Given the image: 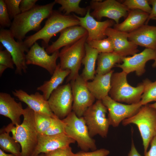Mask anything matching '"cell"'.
<instances>
[{"label": "cell", "mask_w": 156, "mask_h": 156, "mask_svg": "<svg viewBox=\"0 0 156 156\" xmlns=\"http://www.w3.org/2000/svg\"><path fill=\"white\" fill-rule=\"evenodd\" d=\"M24 111L21 102L18 103L9 94L0 93V114L9 118L15 126L21 124Z\"/></svg>", "instance_id": "21"}, {"label": "cell", "mask_w": 156, "mask_h": 156, "mask_svg": "<svg viewBox=\"0 0 156 156\" xmlns=\"http://www.w3.org/2000/svg\"><path fill=\"white\" fill-rule=\"evenodd\" d=\"M85 47V54L82 61L84 67L80 75L86 81H88L92 80L96 75L95 64L99 53L86 42Z\"/></svg>", "instance_id": "26"}, {"label": "cell", "mask_w": 156, "mask_h": 156, "mask_svg": "<svg viewBox=\"0 0 156 156\" xmlns=\"http://www.w3.org/2000/svg\"><path fill=\"white\" fill-rule=\"evenodd\" d=\"M81 0H55L56 3L60 4L61 6L59 8V10L63 12L66 15H69L72 12L85 16L87 12L88 8H81L79 4Z\"/></svg>", "instance_id": "29"}, {"label": "cell", "mask_w": 156, "mask_h": 156, "mask_svg": "<svg viewBox=\"0 0 156 156\" xmlns=\"http://www.w3.org/2000/svg\"><path fill=\"white\" fill-rule=\"evenodd\" d=\"M156 57V51L145 48L143 51L132 56L124 57L122 63L116 64L115 66L121 68L127 74L135 72L137 75H142L145 72L146 63L151 60H154Z\"/></svg>", "instance_id": "15"}, {"label": "cell", "mask_w": 156, "mask_h": 156, "mask_svg": "<svg viewBox=\"0 0 156 156\" xmlns=\"http://www.w3.org/2000/svg\"><path fill=\"white\" fill-rule=\"evenodd\" d=\"M75 142L73 139L64 133L52 135L38 134L37 145L31 156H39L41 153L46 154L69 146Z\"/></svg>", "instance_id": "17"}, {"label": "cell", "mask_w": 156, "mask_h": 156, "mask_svg": "<svg viewBox=\"0 0 156 156\" xmlns=\"http://www.w3.org/2000/svg\"><path fill=\"white\" fill-rule=\"evenodd\" d=\"M149 15L140 10H129L124 21L120 23L115 24L114 28L119 31L130 33L145 24Z\"/></svg>", "instance_id": "23"}, {"label": "cell", "mask_w": 156, "mask_h": 156, "mask_svg": "<svg viewBox=\"0 0 156 156\" xmlns=\"http://www.w3.org/2000/svg\"><path fill=\"white\" fill-rule=\"evenodd\" d=\"M106 36L112 40L114 46V51L122 57L133 55L139 50L138 46L129 41L128 33L118 31L114 28H108L105 32Z\"/></svg>", "instance_id": "18"}, {"label": "cell", "mask_w": 156, "mask_h": 156, "mask_svg": "<svg viewBox=\"0 0 156 156\" xmlns=\"http://www.w3.org/2000/svg\"><path fill=\"white\" fill-rule=\"evenodd\" d=\"M12 23L4 0H0V26L3 28L5 27H10Z\"/></svg>", "instance_id": "35"}, {"label": "cell", "mask_w": 156, "mask_h": 156, "mask_svg": "<svg viewBox=\"0 0 156 156\" xmlns=\"http://www.w3.org/2000/svg\"><path fill=\"white\" fill-rule=\"evenodd\" d=\"M107 110L102 100H97L86 111L82 116L91 137L98 135L106 137L110 125L106 117Z\"/></svg>", "instance_id": "8"}, {"label": "cell", "mask_w": 156, "mask_h": 156, "mask_svg": "<svg viewBox=\"0 0 156 156\" xmlns=\"http://www.w3.org/2000/svg\"><path fill=\"white\" fill-rule=\"evenodd\" d=\"M122 4L129 10H139L149 14L152 10L147 0H126Z\"/></svg>", "instance_id": "33"}, {"label": "cell", "mask_w": 156, "mask_h": 156, "mask_svg": "<svg viewBox=\"0 0 156 156\" xmlns=\"http://www.w3.org/2000/svg\"><path fill=\"white\" fill-rule=\"evenodd\" d=\"M87 35V31L80 25L67 27L60 31L58 38L49 45L45 50L49 54H52L62 47L72 44Z\"/></svg>", "instance_id": "19"}, {"label": "cell", "mask_w": 156, "mask_h": 156, "mask_svg": "<svg viewBox=\"0 0 156 156\" xmlns=\"http://www.w3.org/2000/svg\"><path fill=\"white\" fill-rule=\"evenodd\" d=\"M114 72L112 70L104 75L96 74L91 81L87 82V87L96 99L102 100L108 95L111 88V78Z\"/></svg>", "instance_id": "24"}, {"label": "cell", "mask_w": 156, "mask_h": 156, "mask_svg": "<svg viewBox=\"0 0 156 156\" xmlns=\"http://www.w3.org/2000/svg\"><path fill=\"white\" fill-rule=\"evenodd\" d=\"M86 15L83 17L78 16L73 13V15L80 22V25L87 31L88 36L86 41L100 40L106 38L105 32L108 27L114 25L112 20L100 21L95 19L90 14L91 9L88 7Z\"/></svg>", "instance_id": "16"}, {"label": "cell", "mask_w": 156, "mask_h": 156, "mask_svg": "<svg viewBox=\"0 0 156 156\" xmlns=\"http://www.w3.org/2000/svg\"><path fill=\"white\" fill-rule=\"evenodd\" d=\"M77 25H80V22L73 15H66L59 10H53L42 29L26 37L24 45L29 49L37 40L41 39L42 47L46 48L50 39L56 34L67 27Z\"/></svg>", "instance_id": "3"}, {"label": "cell", "mask_w": 156, "mask_h": 156, "mask_svg": "<svg viewBox=\"0 0 156 156\" xmlns=\"http://www.w3.org/2000/svg\"><path fill=\"white\" fill-rule=\"evenodd\" d=\"M34 111L28 106L24 109L23 121L15 126L12 123L3 128L11 133L12 137L21 147V156H31L37 146L38 133L36 128Z\"/></svg>", "instance_id": "2"}, {"label": "cell", "mask_w": 156, "mask_h": 156, "mask_svg": "<svg viewBox=\"0 0 156 156\" xmlns=\"http://www.w3.org/2000/svg\"><path fill=\"white\" fill-rule=\"evenodd\" d=\"M86 42L91 47L96 49L99 53L114 51L113 43L109 37L100 40L86 41Z\"/></svg>", "instance_id": "32"}, {"label": "cell", "mask_w": 156, "mask_h": 156, "mask_svg": "<svg viewBox=\"0 0 156 156\" xmlns=\"http://www.w3.org/2000/svg\"><path fill=\"white\" fill-rule=\"evenodd\" d=\"M102 101L108 111L110 125L114 127H118L123 120L135 115L142 106L140 102L131 104H122L114 100L109 95Z\"/></svg>", "instance_id": "13"}, {"label": "cell", "mask_w": 156, "mask_h": 156, "mask_svg": "<svg viewBox=\"0 0 156 156\" xmlns=\"http://www.w3.org/2000/svg\"><path fill=\"white\" fill-rule=\"evenodd\" d=\"M9 132L3 128L0 130V149L5 152H8L17 156H21V147Z\"/></svg>", "instance_id": "28"}, {"label": "cell", "mask_w": 156, "mask_h": 156, "mask_svg": "<svg viewBox=\"0 0 156 156\" xmlns=\"http://www.w3.org/2000/svg\"><path fill=\"white\" fill-rule=\"evenodd\" d=\"M150 149L144 153V156H156V136L151 140Z\"/></svg>", "instance_id": "41"}, {"label": "cell", "mask_w": 156, "mask_h": 156, "mask_svg": "<svg viewBox=\"0 0 156 156\" xmlns=\"http://www.w3.org/2000/svg\"><path fill=\"white\" fill-rule=\"evenodd\" d=\"M90 4L88 7L93 10L90 15L99 21L105 17L118 24L121 18L127 17L129 10L122 3L115 0H92Z\"/></svg>", "instance_id": "11"}, {"label": "cell", "mask_w": 156, "mask_h": 156, "mask_svg": "<svg viewBox=\"0 0 156 156\" xmlns=\"http://www.w3.org/2000/svg\"><path fill=\"white\" fill-rule=\"evenodd\" d=\"M87 82L79 75L70 83L73 99L72 110L79 117L83 116L96 99L88 89Z\"/></svg>", "instance_id": "12"}, {"label": "cell", "mask_w": 156, "mask_h": 156, "mask_svg": "<svg viewBox=\"0 0 156 156\" xmlns=\"http://www.w3.org/2000/svg\"><path fill=\"white\" fill-rule=\"evenodd\" d=\"M13 94L19 100L26 103L34 112L53 116L55 115L51 110L48 100L39 92L28 94L21 89L15 90Z\"/></svg>", "instance_id": "20"}, {"label": "cell", "mask_w": 156, "mask_h": 156, "mask_svg": "<svg viewBox=\"0 0 156 156\" xmlns=\"http://www.w3.org/2000/svg\"><path fill=\"white\" fill-rule=\"evenodd\" d=\"M0 156H17L12 153L8 154L0 149Z\"/></svg>", "instance_id": "44"}, {"label": "cell", "mask_w": 156, "mask_h": 156, "mask_svg": "<svg viewBox=\"0 0 156 156\" xmlns=\"http://www.w3.org/2000/svg\"><path fill=\"white\" fill-rule=\"evenodd\" d=\"M0 64L3 65L8 68H14V63L12 56L6 50H0Z\"/></svg>", "instance_id": "37"}, {"label": "cell", "mask_w": 156, "mask_h": 156, "mask_svg": "<svg viewBox=\"0 0 156 156\" xmlns=\"http://www.w3.org/2000/svg\"><path fill=\"white\" fill-rule=\"evenodd\" d=\"M154 60V62L152 65V66L155 67L156 66V57Z\"/></svg>", "instance_id": "47"}, {"label": "cell", "mask_w": 156, "mask_h": 156, "mask_svg": "<svg viewBox=\"0 0 156 156\" xmlns=\"http://www.w3.org/2000/svg\"><path fill=\"white\" fill-rule=\"evenodd\" d=\"M128 156H142L137 151L135 146L133 139H132L131 148Z\"/></svg>", "instance_id": "43"}, {"label": "cell", "mask_w": 156, "mask_h": 156, "mask_svg": "<svg viewBox=\"0 0 156 156\" xmlns=\"http://www.w3.org/2000/svg\"><path fill=\"white\" fill-rule=\"evenodd\" d=\"M9 29L3 28L0 30V42L11 54L16 67L15 73L21 75L26 73L27 67L26 64V55L29 49L24 45L23 41H16Z\"/></svg>", "instance_id": "9"}, {"label": "cell", "mask_w": 156, "mask_h": 156, "mask_svg": "<svg viewBox=\"0 0 156 156\" xmlns=\"http://www.w3.org/2000/svg\"><path fill=\"white\" fill-rule=\"evenodd\" d=\"M38 0H21L20 4V8L21 12L28 11L35 5Z\"/></svg>", "instance_id": "40"}, {"label": "cell", "mask_w": 156, "mask_h": 156, "mask_svg": "<svg viewBox=\"0 0 156 156\" xmlns=\"http://www.w3.org/2000/svg\"><path fill=\"white\" fill-rule=\"evenodd\" d=\"M65 123V133L76 142L83 151L97 149L95 140L90 135L88 127L83 117H79L72 111L62 119Z\"/></svg>", "instance_id": "7"}, {"label": "cell", "mask_w": 156, "mask_h": 156, "mask_svg": "<svg viewBox=\"0 0 156 156\" xmlns=\"http://www.w3.org/2000/svg\"><path fill=\"white\" fill-rule=\"evenodd\" d=\"M48 101L51 110L61 119L72 110L73 99L70 83L60 86L51 93Z\"/></svg>", "instance_id": "10"}, {"label": "cell", "mask_w": 156, "mask_h": 156, "mask_svg": "<svg viewBox=\"0 0 156 156\" xmlns=\"http://www.w3.org/2000/svg\"><path fill=\"white\" fill-rule=\"evenodd\" d=\"M47 156H75L70 146L58 148L46 154Z\"/></svg>", "instance_id": "38"}, {"label": "cell", "mask_w": 156, "mask_h": 156, "mask_svg": "<svg viewBox=\"0 0 156 156\" xmlns=\"http://www.w3.org/2000/svg\"><path fill=\"white\" fill-rule=\"evenodd\" d=\"M148 105L156 109V102L154 103Z\"/></svg>", "instance_id": "46"}, {"label": "cell", "mask_w": 156, "mask_h": 156, "mask_svg": "<svg viewBox=\"0 0 156 156\" xmlns=\"http://www.w3.org/2000/svg\"><path fill=\"white\" fill-rule=\"evenodd\" d=\"M109 151L105 148H101L91 152L82 151L75 153V156H107Z\"/></svg>", "instance_id": "39"}, {"label": "cell", "mask_w": 156, "mask_h": 156, "mask_svg": "<svg viewBox=\"0 0 156 156\" xmlns=\"http://www.w3.org/2000/svg\"><path fill=\"white\" fill-rule=\"evenodd\" d=\"M59 53L58 50L50 55L44 48L36 42L26 54V64L27 65L33 64L42 67L52 75L57 65L56 61L59 57Z\"/></svg>", "instance_id": "14"}, {"label": "cell", "mask_w": 156, "mask_h": 156, "mask_svg": "<svg viewBox=\"0 0 156 156\" xmlns=\"http://www.w3.org/2000/svg\"><path fill=\"white\" fill-rule=\"evenodd\" d=\"M128 39L137 46L156 51V26L144 24L129 33Z\"/></svg>", "instance_id": "22"}, {"label": "cell", "mask_w": 156, "mask_h": 156, "mask_svg": "<svg viewBox=\"0 0 156 156\" xmlns=\"http://www.w3.org/2000/svg\"><path fill=\"white\" fill-rule=\"evenodd\" d=\"M70 72L69 70L61 69L58 63L50 79L38 87L37 90L41 91L45 99L48 100L52 92L62 83Z\"/></svg>", "instance_id": "25"}, {"label": "cell", "mask_w": 156, "mask_h": 156, "mask_svg": "<svg viewBox=\"0 0 156 156\" xmlns=\"http://www.w3.org/2000/svg\"><path fill=\"white\" fill-rule=\"evenodd\" d=\"M127 75L123 71L113 73L109 96L119 102L125 103L128 104L138 103L143 93L144 85L142 82L136 87L132 86L128 83Z\"/></svg>", "instance_id": "4"}, {"label": "cell", "mask_w": 156, "mask_h": 156, "mask_svg": "<svg viewBox=\"0 0 156 156\" xmlns=\"http://www.w3.org/2000/svg\"><path fill=\"white\" fill-rule=\"evenodd\" d=\"M88 35L74 43L64 47L60 52V67L63 70H69L70 73L66 82L74 80L79 75L82 61L85 54V45Z\"/></svg>", "instance_id": "6"}, {"label": "cell", "mask_w": 156, "mask_h": 156, "mask_svg": "<svg viewBox=\"0 0 156 156\" xmlns=\"http://www.w3.org/2000/svg\"><path fill=\"white\" fill-rule=\"evenodd\" d=\"M122 122L124 126L133 124L137 126L146 153L151 140L156 136V109L148 104L142 106L136 114Z\"/></svg>", "instance_id": "5"}, {"label": "cell", "mask_w": 156, "mask_h": 156, "mask_svg": "<svg viewBox=\"0 0 156 156\" xmlns=\"http://www.w3.org/2000/svg\"><path fill=\"white\" fill-rule=\"evenodd\" d=\"M148 2L149 4L152 6V10L145 23L146 25L148 24L151 19L156 17V0H148Z\"/></svg>", "instance_id": "42"}, {"label": "cell", "mask_w": 156, "mask_h": 156, "mask_svg": "<svg viewBox=\"0 0 156 156\" xmlns=\"http://www.w3.org/2000/svg\"><path fill=\"white\" fill-rule=\"evenodd\" d=\"M65 123L62 120L55 116L52 117L49 127L43 135H52L65 133Z\"/></svg>", "instance_id": "34"}, {"label": "cell", "mask_w": 156, "mask_h": 156, "mask_svg": "<svg viewBox=\"0 0 156 156\" xmlns=\"http://www.w3.org/2000/svg\"><path fill=\"white\" fill-rule=\"evenodd\" d=\"M144 89L140 101L143 106L153 101H156V81L152 82L146 78L142 82Z\"/></svg>", "instance_id": "30"}, {"label": "cell", "mask_w": 156, "mask_h": 156, "mask_svg": "<svg viewBox=\"0 0 156 156\" xmlns=\"http://www.w3.org/2000/svg\"><path fill=\"white\" fill-rule=\"evenodd\" d=\"M54 116L34 112V122L38 134L43 135L44 133L51 124L52 117Z\"/></svg>", "instance_id": "31"}, {"label": "cell", "mask_w": 156, "mask_h": 156, "mask_svg": "<svg viewBox=\"0 0 156 156\" xmlns=\"http://www.w3.org/2000/svg\"><path fill=\"white\" fill-rule=\"evenodd\" d=\"M55 3L54 1L44 5H37L31 10L16 16L9 29L14 38L23 41L28 32L40 29L41 22L50 16Z\"/></svg>", "instance_id": "1"}, {"label": "cell", "mask_w": 156, "mask_h": 156, "mask_svg": "<svg viewBox=\"0 0 156 156\" xmlns=\"http://www.w3.org/2000/svg\"><path fill=\"white\" fill-rule=\"evenodd\" d=\"M21 0H4L11 19L21 13L20 4Z\"/></svg>", "instance_id": "36"}, {"label": "cell", "mask_w": 156, "mask_h": 156, "mask_svg": "<svg viewBox=\"0 0 156 156\" xmlns=\"http://www.w3.org/2000/svg\"><path fill=\"white\" fill-rule=\"evenodd\" d=\"M123 57L114 52L99 53L96 74L103 75L109 73L117 63L122 62Z\"/></svg>", "instance_id": "27"}, {"label": "cell", "mask_w": 156, "mask_h": 156, "mask_svg": "<svg viewBox=\"0 0 156 156\" xmlns=\"http://www.w3.org/2000/svg\"><path fill=\"white\" fill-rule=\"evenodd\" d=\"M8 68L5 66L0 64V76H1L5 70Z\"/></svg>", "instance_id": "45"}, {"label": "cell", "mask_w": 156, "mask_h": 156, "mask_svg": "<svg viewBox=\"0 0 156 156\" xmlns=\"http://www.w3.org/2000/svg\"><path fill=\"white\" fill-rule=\"evenodd\" d=\"M39 156H47L46 154L41 153L40 154Z\"/></svg>", "instance_id": "48"}, {"label": "cell", "mask_w": 156, "mask_h": 156, "mask_svg": "<svg viewBox=\"0 0 156 156\" xmlns=\"http://www.w3.org/2000/svg\"><path fill=\"white\" fill-rule=\"evenodd\" d=\"M152 19L155 20L156 21V17L153 18Z\"/></svg>", "instance_id": "49"}]
</instances>
